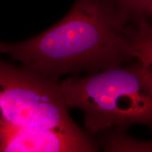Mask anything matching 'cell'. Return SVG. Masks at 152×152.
Segmentation results:
<instances>
[{"label": "cell", "mask_w": 152, "mask_h": 152, "mask_svg": "<svg viewBox=\"0 0 152 152\" xmlns=\"http://www.w3.org/2000/svg\"><path fill=\"white\" fill-rule=\"evenodd\" d=\"M149 18L133 16L115 0H76L68 14L40 35L18 43L0 41V54L45 77L90 75L132 59L151 68Z\"/></svg>", "instance_id": "6da1fadb"}, {"label": "cell", "mask_w": 152, "mask_h": 152, "mask_svg": "<svg viewBox=\"0 0 152 152\" xmlns=\"http://www.w3.org/2000/svg\"><path fill=\"white\" fill-rule=\"evenodd\" d=\"M95 151L70 117L58 81L0 58V152Z\"/></svg>", "instance_id": "7a4b0ae2"}, {"label": "cell", "mask_w": 152, "mask_h": 152, "mask_svg": "<svg viewBox=\"0 0 152 152\" xmlns=\"http://www.w3.org/2000/svg\"><path fill=\"white\" fill-rule=\"evenodd\" d=\"M58 85L66 106L83 111L92 134L103 135L110 129L123 132L134 123L151 126V68L139 61L83 78L68 77Z\"/></svg>", "instance_id": "3957f363"}, {"label": "cell", "mask_w": 152, "mask_h": 152, "mask_svg": "<svg viewBox=\"0 0 152 152\" xmlns=\"http://www.w3.org/2000/svg\"><path fill=\"white\" fill-rule=\"evenodd\" d=\"M133 16L149 18L151 16L152 0H115Z\"/></svg>", "instance_id": "277c9868"}]
</instances>
